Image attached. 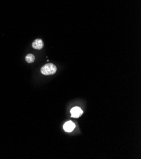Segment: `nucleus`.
Here are the masks:
<instances>
[{"label":"nucleus","instance_id":"f257e3e1","mask_svg":"<svg viewBox=\"0 0 141 159\" xmlns=\"http://www.w3.org/2000/svg\"><path fill=\"white\" fill-rule=\"evenodd\" d=\"M56 66L51 63H47V64L42 66L41 69V73L45 75H53L56 72Z\"/></svg>","mask_w":141,"mask_h":159},{"label":"nucleus","instance_id":"f03ea898","mask_svg":"<svg viewBox=\"0 0 141 159\" xmlns=\"http://www.w3.org/2000/svg\"><path fill=\"white\" fill-rule=\"evenodd\" d=\"M83 114V111L79 107H73L71 110V115L73 118H79Z\"/></svg>","mask_w":141,"mask_h":159},{"label":"nucleus","instance_id":"7ed1b4c3","mask_svg":"<svg viewBox=\"0 0 141 159\" xmlns=\"http://www.w3.org/2000/svg\"><path fill=\"white\" fill-rule=\"evenodd\" d=\"M75 128V124L72 121L66 122L64 125V129L66 132H72Z\"/></svg>","mask_w":141,"mask_h":159},{"label":"nucleus","instance_id":"20e7f679","mask_svg":"<svg viewBox=\"0 0 141 159\" xmlns=\"http://www.w3.org/2000/svg\"><path fill=\"white\" fill-rule=\"evenodd\" d=\"M44 47V43L41 39H36L33 43V48L36 50H41Z\"/></svg>","mask_w":141,"mask_h":159},{"label":"nucleus","instance_id":"39448f33","mask_svg":"<svg viewBox=\"0 0 141 159\" xmlns=\"http://www.w3.org/2000/svg\"><path fill=\"white\" fill-rule=\"evenodd\" d=\"M25 60L27 63H33L35 60V57L33 54H28L27 55V56L25 57Z\"/></svg>","mask_w":141,"mask_h":159}]
</instances>
